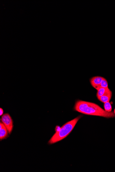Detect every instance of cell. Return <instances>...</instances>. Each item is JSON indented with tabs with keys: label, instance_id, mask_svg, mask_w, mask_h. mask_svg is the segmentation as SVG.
Here are the masks:
<instances>
[{
	"label": "cell",
	"instance_id": "9",
	"mask_svg": "<svg viewBox=\"0 0 115 172\" xmlns=\"http://www.w3.org/2000/svg\"><path fill=\"white\" fill-rule=\"evenodd\" d=\"M108 82L107 79L104 78H103L102 82L100 84V88L108 87Z\"/></svg>",
	"mask_w": 115,
	"mask_h": 172
},
{
	"label": "cell",
	"instance_id": "3",
	"mask_svg": "<svg viewBox=\"0 0 115 172\" xmlns=\"http://www.w3.org/2000/svg\"><path fill=\"white\" fill-rule=\"evenodd\" d=\"M1 121L7 128L9 133L11 134L13 128V121L11 116L8 113H6L2 116Z\"/></svg>",
	"mask_w": 115,
	"mask_h": 172
},
{
	"label": "cell",
	"instance_id": "1",
	"mask_svg": "<svg viewBox=\"0 0 115 172\" xmlns=\"http://www.w3.org/2000/svg\"><path fill=\"white\" fill-rule=\"evenodd\" d=\"M74 109L77 112L83 114L107 118H115L114 112H107L99 105L89 102L78 100L76 102Z\"/></svg>",
	"mask_w": 115,
	"mask_h": 172
},
{
	"label": "cell",
	"instance_id": "4",
	"mask_svg": "<svg viewBox=\"0 0 115 172\" xmlns=\"http://www.w3.org/2000/svg\"><path fill=\"white\" fill-rule=\"evenodd\" d=\"M100 76H94L90 79V83L92 86L97 90L100 88V84L103 79Z\"/></svg>",
	"mask_w": 115,
	"mask_h": 172
},
{
	"label": "cell",
	"instance_id": "5",
	"mask_svg": "<svg viewBox=\"0 0 115 172\" xmlns=\"http://www.w3.org/2000/svg\"><path fill=\"white\" fill-rule=\"evenodd\" d=\"M8 131L5 125L1 122L0 123V139L2 140L6 138L8 136Z\"/></svg>",
	"mask_w": 115,
	"mask_h": 172
},
{
	"label": "cell",
	"instance_id": "7",
	"mask_svg": "<svg viewBox=\"0 0 115 172\" xmlns=\"http://www.w3.org/2000/svg\"><path fill=\"white\" fill-rule=\"evenodd\" d=\"M108 87L102 88L100 87L97 90V99L101 96H102L105 93L110 90Z\"/></svg>",
	"mask_w": 115,
	"mask_h": 172
},
{
	"label": "cell",
	"instance_id": "8",
	"mask_svg": "<svg viewBox=\"0 0 115 172\" xmlns=\"http://www.w3.org/2000/svg\"><path fill=\"white\" fill-rule=\"evenodd\" d=\"M104 110L108 112H112V107L110 101L104 103Z\"/></svg>",
	"mask_w": 115,
	"mask_h": 172
},
{
	"label": "cell",
	"instance_id": "2",
	"mask_svg": "<svg viewBox=\"0 0 115 172\" xmlns=\"http://www.w3.org/2000/svg\"><path fill=\"white\" fill-rule=\"evenodd\" d=\"M81 116H79L63 125L56 131L49 141L50 144L55 143L64 139L71 133Z\"/></svg>",
	"mask_w": 115,
	"mask_h": 172
},
{
	"label": "cell",
	"instance_id": "11",
	"mask_svg": "<svg viewBox=\"0 0 115 172\" xmlns=\"http://www.w3.org/2000/svg\"><path fill=\"white\" fill-rule=\"evenodd\" d=\"M114 114H115V108L114 110Z\"/></svg>",
	"mask_w": 115,
	"mask_h": 172
},
{
	"label": "cell",
	"instance_id": "6",
	"mask_svg": "<svg viewBox=\"0 0 115 172\" xmlns=\"http://www.w3.org/2000/svg\"><path fill=\"white\" fill-rule=\"evenodd\" d=\"M112 96V92L110 90L107 91L104 95L98 98L101 102L105 103L110 101Z\"/></svg>",
	"mask_w": 115,
	"mask_h": 172
},
{
	"label": "cell",
	"instance_id": "10",
	"mask_svg": "<svg viewBox=\"0 0 115 172\" xmlns=\"http://www.w3.org/2000/svg\"><path fill=\"white\" fill-rule=\"evenodd\" d=\"M0 111H1V112H0V116H1L3 115L4 111L3 109L1 108H0Z\"/></svg>",
	"mask_w": 115,
	"mask_h": 172
}]
</instances>
